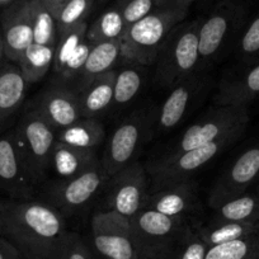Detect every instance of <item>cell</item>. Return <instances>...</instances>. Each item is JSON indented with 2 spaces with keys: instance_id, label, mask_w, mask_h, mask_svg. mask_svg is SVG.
Returning a JSON list of instances; mask_svg holds the SVG:
<instances>
[{
  "instance_id": "6da1fadb",
  "label": "cell",
  "mask_w": 259,
  "mask_h": 259,
  "mask_svg": "<svg viewBox=\"0 0 259 259\" xmlns=\"http://www.w3.org/2000/svg\"><path fill=\"white\" fill-rule=\"evenodd\" d=\"M3 236L24 259H59L68 229L65 218L42 200H2Z\"/></svg>"
},
{
  "instance_id": "7a4b0ae2",
  "label": "cell",
  "mask_w": 259,
  "mask_h": 259,
  "mask_svg": "<svg viewBox=\"0 0 259 259\" xmlns=\"http://www.w3.org/2000/svg\"><path fill=\"white\" fill-rule=\"evenodd\" d=\"M188 12L170 8H155L151 13L127 27L122 36L121 56L123 65L151 66L171 29L186 19Z\"/></svg>"
},
{
  "instance_id": "3957f363",
  "label": "cell",
  "mask_w": 259,
  "mask_h": 259,
  "mask_svg": "<svg viewBox=\"0 0 259 259\" xmlns=\"http://www.w3.org/2000/svg\"><path fill=\"white\" fill-rule=\"evenodd\" d=\"M198 26L200 21L182 22L164 39L154 64V83L156 85L171 88L200 69Z\"/></svg>"
},
{
  "instance_id": "277c9868",
  "label": "cell",
  "mask_w": 259,
  "mask_h": 259,
  "mask_svg": "<svg viewBox=\"0 0 259 259\" xmlns=\"http://www.w3.org/2000/svg\"><path fill=\"white\" fill-rule=\"evenodd\" d=\"M17 149L34 187L47 182L57 131L31 107L13 126Z\"/></svg>"
},
{
  "instance_id": "5b68a950",
  "label": "cell",
  "mask_w": 259,
  "mask_h": 259,
  "mask_svg": "<svg viewBox=\"0 0 259 259\" xmlns=\"http://www.w3.org/2000/svg\"><path fill=\"white\" fill-rule=\"evenodd\" d=\"M212 85L207 69H198L174 84L163 103L154 108L151 139L160 138L176 130L189 114L198 108Z\"/></svg>"
},
{
  "instance_id": "8992f818",
  "label": "cell",
  "mask_w": 259,
  "mask_h": 259,
  "mask_svg": "<svg viewBox=\"0 0 259 259\" xmlns=\"http://www.w3.org/2000/svg\"><path fill=\"white\" fill-rule=\"evenodd\" d=\"M244 133L245 130H238L207 145L182 151L174 155H163L151 161L146 168L150 178V191L166 184L193 178L194 173H197L206 164L212 161L216 156L235 144Z\"/></svg>"
},
{
  "instance_id": "52a82bcc",
  "label": "cell",
  "mask_w": 259,
  "mask_h": 259,
  "mask_svg": "<svg viewBox=\"0 0 259 259\" xmlns=\"http://www.w3.org/2000/svg\"><path fill=\"white\" fill-rule=\"evenodd\" d=\"M248 122V107L215 104L197 121L189 124L164 155H174L182 151L207 145L234 131L246 130Z\"/></svg>"
},
{
  "instance_id": "ba28073f",
  "label": "cell",
  "mask_w": 259,
  "mask_h": 259,
  "mask_svg": "<svg viewBox=\"0 0 259 259\" xmlns=\"http://www.w3.org/2000/svg\"><path fill=\"white\" fill-rule=\"evenodd\" d=\"M154 108H140L123 119L106 141L101 163L113 176L136 160L144 143L151 139Z\"/></svg>"
},
{
  "instance_id": "9c48e42d",
  "label": "cell",
  "mask_w": 259,
  "mask_h": 259,
  "mask_svg": "<svg viewBox=\"0 0 259 259\" xmlns=\"http://www.w3.org/2000/svg\"><path fill=\"white\" fill-rule=\"evenodd\" d=\"M244 24L243 8L230 0L221 2L206 18L200 21V69H207L229 47H234Z\"/></svg>"
},
{
  "instance_id": "30bf717a",
  "label": "cell",
  "mask_w": 259,
  "mask_h": 259,
  "mask_svg": "<svg viewBox=\"0 0 259 259\" xmlns=\"http://www.w3.org/2000/svg\"><path fill=\"white\" fill-rule=\"evenodd\" d=\"M109 178L111 176L99 163L74 178L46 184L41 200L54 206L64 218L73 216L88 207L92 201L104 191Z\"/></svg>"
},
{
  "instance_id": "8fae6325",
  "label": "cell",
  "mask_w": 259,
  "mask_h": 259,
  "mask_svg": "<svg viewBox=\"0 0 259 259\" xmlns=\"http://www.w3.org/2000/svg\"><path fill=\"white\" fill-rule=\"evenodd\" d=\"M193 221L143 210L130 219L140 259L168 258L182 231Z\"/></svg>"
},
{
  "instance_id": "7c38bea8",
  "label": "cell",
  "mask_w": 259,
  "mask_h": 259,
  "mask_svg": "<svg viewBox=\"0 0 259 259\" xmlns=\"http://www.w3.org/2000/svg\"><path fill=\"white\" fill-rule=\"evenodd\" d=\"M92 250L98 259H140L130 219L98 210L91 219Z\"/></svg>"
},
{
  "instance_id": "4fadbf2b",
  "label": "cell",
  "mask_w": 259,
  "mask_h": 259,
  "mask_svg": "<svg viewBox=\"0 0 259 259\" xmlns=\"http://www.w3.org/2000/svg\"><path fill=\"white\" fill-rule=\"evenodd\" d=\"M104 191L107 208L131 219L143 210L150 194V179L146 168L139 160L130 163L111 176Z\"/></svg>"
},
{
  "instance_id": "5bb4252c",
  "label": "cell",
  "mask_w": 259,
  "mask_h": 259,
  "mask_svg": "<svg viewBox=\"0 0 259 259\" xmlns=\"http://www.w3.org/2000/svg\"><path fill=\"white\" fill-rule=\"evenodd\" d=\"M259 181V143L240 154L208 191V205L212 210L245 193Z\"/></svg>"
},
{
  "instance_id": "9a60e30c",
  "label": "cell",
  "mask_w": 259,
  "mask_h": 259,
  "mask_svg": "<svg viewBox=\"0 0 259 259\" xmlns=\"http://www.w3.org/2000/svg\"><path fill=\"white\" fill-rule=\"evenodd\" d=\"M144 208L194 223L202 211L197 183L191 178L151 189Z\"/></svg>"
},
{
  "instance_id": "2e32d148",
  "label": "cell",
  "mask_w": 259,
  "mask_h": 259,
  "mask_svg": "<svg viewBox=\"0 0 259 259\" xmlns=\"http://www.w3.org/2000/svg\"><path fill=\"white\" fill-rule=\"evenodd\" d=\"M36 189L18 153L12 127L0 135V194L4 200H32Z\"/></svg>"
},
{
  "instance_id": "e0dca14e",
  "label": "cell",
  "mask_w": 259,
  "mask_h": 259,
  "mask_svg": "<svg viewBox=\"0 0 259 259\" xmlns=\"http://www.w3.org/2000/svg\"><path fill=\"white\" fill-rule=\"evenodd\" d=\"M36 109L56 131L70 126L81 118L79 96L73 87L54 80L45 87L32 103Z\"/></svg>"
},
{
  "instance_id": "ac0fdd59",
  "label": "cell",
  "mask_w": 259,
  "mask_h": 259,
  "mask_svg": "<svg viewBox=\"0 0 259 259\" xmlns=\"http://www.w3.org/2000/svg\"><path fill=\"white\" fill-rule=\"evenodd\" d=\"M0 32L8 61L17 64L33 44V26L29 0H16L0 14Z\"/></svg>"
},
{
  "instance_id": "d6986e66",
  "label": "cell",
  "mask_w": 259,
  "mask_h": 259,
  "mask_svg": "<svg viewBox=\"0 0 259 259\" xmlns=\"http://www.w3.org/2000/svg\"><path fill=\"white\" fill-rule=\"evenodd\" d=\"M28 84L14 62L0 68V135L12 128L14 118L26 99Z\"/></svg>"
},
{
  "instance_id": "ffe728a7",
  "label": "cell",
  "mask_w": 259,
  "mask_h": 259,
  "mask_svg": "<svg viewBox=\"0 0 259 259\" xmlns=\"http://www.w3.org/2000/svg\"><path fill=\"white\" fill-rule=\"evenodd\" d=\"M99 163L98 150L75 148L57 141L52 153L50 173L55 176L54 181H65L89 170Z\"/></svg>"
},
{
  "instance_id": "44dd1931",
  "label": "cell",
  "mask_w": 259,
  "mask_h": 259,
  "mask_svg": "<svg viewBox=\"0 0 259 259\" xmlns=\"http://www.w3.org/2000/svg\"><path fill=\"white\" fill-rule=\"evenodd\" d=\"M256 97H259V61L240 75L224 79L213 97V103L219 106L248 107Z\"/></svg>"
},
{
  "instance_id": "7402d4cb",
  "label": "cell",
  "mask_w": 259,
  "mask_h": 259,
  "mask_svg": "<svg viewBox=\"0 0 259 259\" xmlns=\"http://www.w3.org/2000/svg\"><path fill=\"white\" fill-rule=\"evenodd\" d=\"M116 70L97 76L84 88L76 92L80 103L81 117L97 118L108 109H112L114 93Z\"/></svg>"
},
{
  "instance_id": "603a6c76",
  "label": "cell",
  "mask_w": 259,
  "mask_h": 259,
  "mask_svg": "<svg viewBox=\"0 0 259 259\" xmlns=\"http://www.w3.org/2000/svg\"><path fill=\"white\" fill-rule=\"evenodd\" d=\"M118 62H122L119 41L99 42V44L93 45L80 74V78L76 81L74 89L79 92L97 76L116 70Z\"/></svg>"
},
{
  "instance_id": "cb8c5ba5",
  "label": "cell",
  "mask_w": 259,
  "mask_h": 259,
  "mask_svg": "<svg viewBox=\"0 0 259 259\" xmlns=\"http://www.w3.org/2000/svg\"><path fill=\"white\" fill-rule=\"evenodd\" d=\"M207 223H259V191H248L226 201L213 210Z\"/></svg>"
},
{
  "instance_id": "d4e9b609",
  "label": "cell",
  "mask_w": 259,
  "mask_h": 259,
  "mask_svg": "<svg viewBox=\"0 0 259 259\" xmlns=\"http://www.w3.org/2000/svg\"><path fill=\"white\" fill-rule=\"evenodd\" d=\"M57 141L75 148L98 150L106 141V128L98 118L81 117L70 126L57 131Z\"/></svg>"
},
{
  "instance_id": "484cf974",
  "label": "cell",
  "mask_w": 259,
  "mask_h": 259,
  "mask_svg": "<svg viewBox=\"0 0 259 259\" xmlns=\"http://www.w3.org/2000/svg\"><path fill=\"white\" fill-rule=\"evenodd\" d=\"M145 68L141 65H124L121 70H116L112 109L118 111L135 101L144 88Z\"/></svg>"
},
{
  "instance_id": "4316f807",
  "label": "cell",
  "mask_w": 259,
  "mask_h": 259,
  "mask_svg": "<svg viewBox=\"0 0 259 259\" xmlns=\"http://www.w3.org/2000/svg\"><path fill=\"white\" fill-rule=\"evenodd\" d=\"M55 56L54 46L32 44L19 57L17 66L28 85L41 81L52 69Z\"/></svg>"
},
{
  "instance_id": "83f0119b",
  "label": "cell",
  "mask_w": 259,
  "mask_h": 259,
  "mask_svg": "<svg viewBox=\"0 0 259 259\" xmlns=\"http://www.w3.org/2000/svg\"><path fill=\"white\" fill-rule=\"evenodd\" d=\"M197 229L201 238L205 240V243L208 246H213L218 245V244L228 243V241L258 235L259 223H207L205 225H197Z\"/></svg>"
},
{
  "instance_id": "f1b7e54d",
  "label": "cell",
  "mask_w": 259,
  "mask_h": 259,
  "mask_svg": "<svg viewBox=\"0 0 259 259\" xmlns=\"http://www.w3.org/2000/svg\"><path fill=\"white\" fill-rule=\"evenodd\" d=\"M126 28L122 13L117 7H113L102 13L91 26H88L87 39L92 45L99 42L121 41Z\"/></svg>"
},
{
  "instance_id": "f546056e",
  "label": "cell",
  "mask_w": 259,
  "mask_h": 259,
  "mask_svg": "<svg viewBox=\"0 0 259 259\" xmlns=\"http://www.w3.org/2000/svg\"><path fill=\"white\" fill-rule=\"evenodd\" d=\"M234 52L236 60L246 66L259 61V12L243 26L234 45Z\"/></svg>"
},
{
  "instance_id": "4dcf8cb0",
  "label": "cell",
  "mask_w": 259,
  "mask_h": 259,
  "mask_svg": "<svg viewBox=\"0 0 259 259\" xmlns=\"http://www.w3.org/2000/svg\"><path fill=\"white\" fill-rule=\"evenodd\" d=\"M33 26V44L56 46L57 26L55 17L44 6L42 0H29Z\"/></svg>"
},
{
  "instance_id": "1f68e13d",
  "label": "cell",
  "mask_w": 259,
  "mask_h": 259,
  "mask_svg": "<svg viewBox=\"0 0 259 259\" xmlns=\"http://www.w3.org/2000/svg\"><path fill=\"white\" fill-rule=\"evenodd\" d=\"M208 248L198 233L197 225L191 223L177 239L168 259H205Z\"/></svg>"
},
{
  "instance_id": "d6a6232c",
  "label": "cell",
  "mask_w": 259,
  "mask_h": 259,
  "mask_svg": "<svg viewBox=\"0 0 259 259\" xmlns=\"http://www.w3.org/2000/svg\"><path fill=\"white\" fill-rule=\"evenodd\" d=\"M87 31H88V23L79 24L75 28L70 29L66 33L57 37L56 46H55V56L52 69L55 75L61 71L68 60L73 56L74 52L79 49L84 41H87Z\"/></svg>"
},
{
  "instance_id": "836d02e7",
  "label": "cell",
  "mask_w": 259,
  "mask_h": 259,
  "mask_svg": "<svg viewBox=\"0 0 259 259\" xmlns=\"http://www.w3.org/2000/svg\"><path fill=\"white\" fill-rule=\"evenodd\" d=\"M256 235L210 246L205 259H254Z\"/></svg>"
},
{
  "instance_id": "e575fe53",
  "label": "cell",
  "mask_w": 259,
  "mask_h": 259,
  "mask_svg": "<svg viewBox=\"0 0 259 259\" xmlns=\"http://www.w3.org/2000/svg\"><path fill=\"white\" fill-rule=\"evenodd\" d=\"M93 4L94 0H70L56 18L57 37L87 22Z\"/></svg>"
},
{
  "instance_id": "d590c367",
  "label": "cell",
  "mask_w": 259,
  "mask_h": 259,
  "mask_svg": "<svg viewBox=\"0 0 259 259\" xmlns=\"http://www.w3.org/2000/svg\"><path fill=\"white\" fill-rule=\"evenodd\" d=\"M116 7L122 13L126 27H130L151 13L156 8V0H118Z\"/></svg>"
},
{
  "instance_id": "8d00e7d4",
  "label": "cell",
  "mask_w": 259,
  "mask_h": 259,
  "mask_svg": "<svg viewBox=\"0 0 259 259\" xmlns=\"http://www.w3.org/2000/svg\"><path fill=\"white\" fill-rule=\"evenodd\" d=\"M94 256L91 246L78 233H66L59 259H96Z\"/></svg>"
},
{
  "instance_id": "74e56055",
  "label": "cell",
  "mask_w": 259,
  "mask_h": 259,
  "mask_svg": "<svg viewBox=\"0 0 259 259\" xmlns=\"http://www.w3.org/2000/svg\"><path fill=\"white\" fill-rule=\"evenodd\" d=\"M0 259H22L18 249L4 236H0Z\"/></svg>"
},
{
  "instance_id": "f35d334b",
  "label": "cell",
  "mask_w": 259,
  "mask_h": 259,
  "mask_svg": "<svg viewBox=\"0 0 259 259\" xmlns=\"http://www.w3.org/2000/svg\"><path fill=\"white\" fill-rule=\"evenodd\" d=\"M194 0H156V8H170L188 12Z\"/></svg>"
},
{
  "instance_id": "ab89813d",
  "label": "cell",
  "mask_w": 259,
  "mask_h": 259,
  "mask_svg": "<svg viewBox=\"0 0 259 259\" xmlns=\"http://www.w3.org/2000/svg\"><path fill=\"white\" fill-rule=\"evenodd\" d=\"M69 2H70V0H42L44 6L49 9L50 13L55 17V19L57 18L60 12L62 11V8H64Z\"/></svg>"
},
{
  "instance_id": "60d3db41",
  "label": "cell",
  "mask_w": 259,
  "mask_h": 259,
  "mask_svg": "<svg viewBox=\"0 0 259 259\" xmlns=\"http://www.w3.org/2000/svg\"><path fill=\"white\" fill-rule=\"evenodd\" d=\"M8 62V59L6 56V51H4V44H3V37H2V32H0V68Z\"/></svg>"
},
{
  "instance_id": "b9f144b4",
  "label": "cell",
  "mask_w": 259,
  "mask_h": 259,
  "mask_svg": "<svg viewBox=\"0 0 259 259\" xmlns=\"http://www.w3.org/2000/svg\"><path fill=\"white\" fill-rule=\"evenodd\" d=\"M254 259H259V234L256 235L255 249H254Z\"/></svg>"
},
{
  "instance_id": "7bdbcfd3",
  "label": "cell",
  "mask_w": 259,
  "mask_h": 259,
  "mask_svg": "<svg viewBox=\"0 0 259 259\" xmlns=\"http://www.w3.org/2000/svg\"><path fill=\"white\" fill-rule=\"evenodd\" d=\"M16 0H0V8H6V7L13 4Z\"/></svg>"
},
{
  "instance_id": "ee69618b",
  "label": "cell",
  "mask_w": 259,
  "mask_h": 259,
  "mask_svg": "<svg viewBox=\"0 0 259 259\" xmlns=\"http://www.w3.org/2000/svg\"><path fill=\"white\" fill-rule=\"evenodd\" d=\"M0 236H3V226H2V220H0Z\"/></svg>"
},
{
  "instance_id": "f6af8a7d",
  "label": "cell",
  "mask_w": 259,
  "mask_h": 259,
  "mask_svg": "<svg viewBox=\"0 0 259 259\" xmlns=\"http://www.w3.org/2000/svg\"><path fill=\"white\" fill-rule=\"evenodd\" d=\"M254 189H255V191H259V181L256 182V184L254 186Z\"/></svg>"
},
{
  "instance_id": "bcb514c9",
  "label": "cell",
  "mask_w": 259,
  "mask_h": 259,
  "mask_svg": "<svg viewBox=\"0 0 259 259\" xmlns=\"http://www.w3.org/2000/svg\"><path fill=\"white\" fill-rule=\"evenodd\" d=\"M158 259H168V258H158Z\"/></svg>"
},
{
  "instance_id": "7dc6e473",
  "label": "cell",
  "mask_w": 259,
  "mask_h": 259,
  "mask_svg": "<svg viewBox=\"0 0 259 259\" xmlns=\"http://www.w3.org/2000/svg\"><path fill=\"white\" fill-rule=\"evenodd\" d=\"M103 2H106V0H103Z\"/></svg>"
}]
</instances>
